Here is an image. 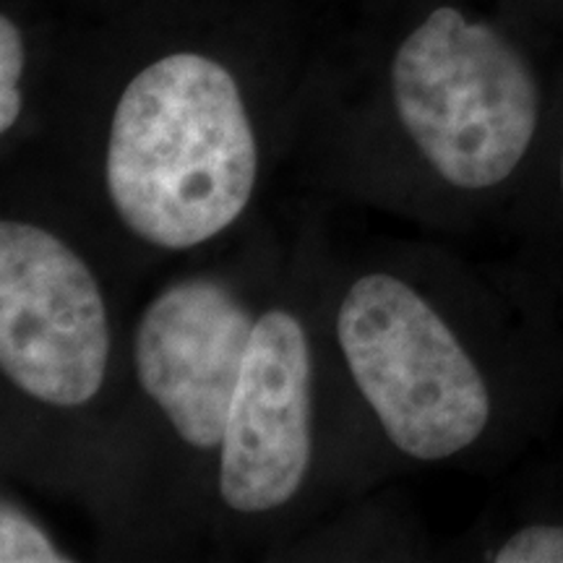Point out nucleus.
<instances>
[{
    "mask_svg": "<svg viewBox=\"0 0 563 563\" xmlns=\"http://www.w3.org/2000/svg\"><path fill=\"white\" fill-rule=\"evenodd\" d=\"M264 141L238 76L178 51L133 74L110 110L97 180L131 241L188 253L238 228L264 180Z\"/></svg>",
    "mask_w": 563,
    "mask_h": 563,
    "instance_id": "f257e3e1",
    "label": "nucleus"
},
{
    "mask_svg": "<svg viewBox=\"0 0 563 563\" xmlns=\"http://www.w3.org/2000/svg\"><path fill=\"white\" fill-rule=\"evenodd\" d=\"M399 152L428 178L483 194L517 173L540 121L530 63L501 32L441 5L399 42L389 66Z\"/></svg>",
    "mask_w": 563,
    "mask_h": 563,
    "instance_id": "f03ea898",
    "label": "nucleus"
},
{
    "mask_svg": "<svg viewBox=\"0 0 563 563\" xmlns=\"http://www.w3.org/2000/svg\"><path fill=\"white\" fill-rule=\"evenodd\" d=\"M332 336L352 389L405 460L446 462L488 431L493 399L481 365L407 272L352 274L336 292Z\"/></svg>",
    "mask_w": 563,
    "mask_h": 563,
    "instance_id": "7ed1b4c3",
    "label": "nucleus"
},
{
    "mask_svg": "<svg viewBox=\"0 0 563 563\" xmlns=\"http://www.w3.org/2000/svg\"><path fill=\"white\" fill-rule=\"evenodd\" d=\"M115 319L79 245L55 224L0 220V373L26 405L81 415L110 389Z\"/></svg>",
    "mask_w": 563,
    "mask_h": 563,
    "instance_id": "20e7f679",
    "label": "nucleus"
},
{
    "mask_svg": "<svg viewBox=\"0 0 563 563\" xmlns=\"http://www.w3.org/2000/svg\"><path fill=\"white\" fill-rule=\"evenodd\" d=\"M319 363L298 308L258 311L214 462L217 506L238 522L277 517L311 481L319 433Z\"/></svg>",
    "mask_w": 563,
    "mask_h": 563,
    "instance_id": "39448f33",
    "label": "nucleus"
},
{
    "mask_svg": "<svg viewBox=\"0 0 563 563\" xmlns=\"http://www.w3.org/2000/svg\"><path fill=\"white\" fill-rule=\"evenodd\" d=\"M262 306L220 272L167 282L141 308L131 371L175 446L214 467Z\"/></svg>",
    "mask_w": 563,
    "mask_h": 563,
    "instance_id": "423d86ee",
    "label": "nucleus"
},
{
    "mask_svg": "<svg viewBox=\"0 0 563 563\" xmlns=\"http://www.w3.org/2000/svg\"><path fill=\"white\" fill-rule=\"evenodd\" d=\"M66 548L11 498L0 504V563H68Z\"/></svg>",
    "mask_w": 563,
    "mask_h": 563,
    "instance_id": "0eeeda50",
    "label": "nucleus"
},
{
    "mask_svg": "<svg viewBox=\"0 0 563 563\" xmlns=\"http://www.w3.org/2000/svg\"><path fill=\"white\" fill-rule=\"evenodd\" d=\"M26 42L9 13L0 16V136L9 139L24 115Z\"/></svg>",
    "mask_w": 563,
    "mask_h": 563,
    "instance_id": "6e6552de",
    "label": "nucleus"
},
{
    "mask_svg": "<svg viewBox=\"0 0 563 563\" xmlns=\"http://www.w3.org/2000/svg\"><path fill=\"white\" fill-rule=\"evenodd\" d=\"M493 563H563V525H530L511 532L496 551Z\"/></svg>",
    "mask_w": 563,
    "mask_h": 563,
    "instance_id": "1a4fd4ad",
    "label": "nucleus"
},
{
    "mask_svg": "<svg viewBox=\"0 0 563 563\" xmlns=\"http://www.w3.org/2000/svg\"><path fill=\"white\" fill-rule=\"evenodd\" d=\"M561 196H563V152H561Z\"/></svg>",
    "mask_w": 563,
    "mask_h": 563,
    "instance_id": "9d476101",
    "label": "nucleus"
}]
</instances>
